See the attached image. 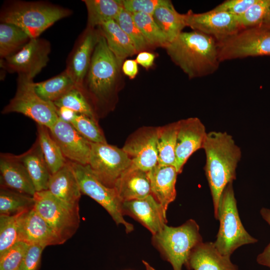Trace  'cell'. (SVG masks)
<instances>
[{
  "mask_svg": "<svg viewBox=\"0 0 270 270\" xmlns=\"http://www.w3.org/2000/svg\"><path fill=\"white\" fill-rule=\"evenodd\" d=\"M202 148L206 156L204 170L213 202L214 216L218 220L221 195L226 186L236 179L242 152L232 136L226 132H208Z\"/></svg>",
  "mask_w": 270,
  "mask_h": 270,
  "instance_id": "1",
  "label": "cell"
},
{
  "mask_svg": "<svg viewBox=\"0 0 270 270\" xmlns=\"http://www.w3.org/2000/svg\"><path fill=\"white\" fill-rule=\"evenodd\" d=\"M166 48L172 60L190 78L210 75L220 63L218 42L196 30L182 32Z\"/></svg>",
  "mask_w": 270,
  "mask_h": 270,
  "instance_id": "2",
  "label": "cell"
},
{
  "mask_svg": "<svg viewBox=\"0 0 270 270\" xmlns=\"http://www.w3.org/2000/svg\"><path fill=\"white\" fill-rule=\"evenodd\" d=\"M120 66L100 33L80 90L90 104L96 118L98 110L109 107L116 88Z\"/></svg>",
  "mask_w": 270,
  "mask_h": 270,
  "instance_id": "3",
  "label": "cell"
},
{
  "mask_svg": "<svg viewBox=\"0 0 270 270\" xmlns=\"http://www.w3.org/2000/svg\"><path fill=\"white\" fill-rule=\"evenodd\" d=\"M72 13L70 9L47 2L8 0L2 6L0 20V22L16 25L31 38H36Z\"/></svg>",
  "mask_w": 270,
  "mask_h": 270,
  "instance_id": "4",
  "label": "cell"
},
{
  "mask_svg": "<svg viewBox=\"0 0 270 270\" xmlns=\"http://www.w3.org/2000/svg\"><path fill=\"white\" fill-rule=\"evenodd\" d=\"M232 184L226 186L221 195L218 216L220 227L214 242L222 254L229 257L239 247L258 242L257 239L247 232L242 224Z\"/></svg>",
  "mask_w": 270,
  "mask_h": 270,
  "instance_id": "5",
  "label": "cell"
},
{
  "mask_svg": "<svg viewBox=\"0 0 270 270\" xmlns=\"http://www.w3.org/2000/svg\"><path fill=\"white\" fill-rule=\"evenodd\" d=\"M152 241L174 270H182L192 250L202 242L196 222L190 219L176 227L165 225Z\"/></svg>",
  "mask_w": 270,
  "mask_h": 270,
  "instance_id": "6",
  "label": "cell"
},
{
  "mask_svg": "<svg viewBox=\"0 0 270 270\" xmlns=\"http://www.w3.org/2000/svg\"><path fill=\"white\" fill-rule=\"evenodd\" d=\"M33 83V80L18 75L15 95L2 110V114L20 113L50 129L58 118L57 108L37 94Z\"/></svg>",
  "mask_w": 270,
  "mask_h": 270,
  "instance_id": "7",
  "label": "cell"
},
{
  "mask_svg": "<svg viewBox=\"0 0 270 270\" xmlns=\"http://www.w3.org/2000/svg\"><path fill=\"white\" fill-rule=\"evenodd\" d=\"M34 209L64 242L77 230L80 224L79 207L71 206L48 190L36 192Z\"/></svg>",
  "mask_w": 270,
  "mask_h": 270,
  "instance_id": "8",
  "label": "cell"
},
{
  "mask_svg": "<svg viewBox=\"0 0 270 270\" xmlns=\"http://www.w3.org/2000/svg\"><path fill=\"white\" fill-rule=\"evenodd\" d=\"M82 194L101 205L118 225H123L126 233L134 230L132 224L126 222L122 210V202L114 188L106 186L91 172L87 166L70 162Z\"/></svg>",
  "mask_w": 270,
  "mask_h": 270,
  "instance_id": "9",
  "label": "cell"
},
{
  "mask_svg": "<svg viewBox=\"0 0 270 270\" xmlns=\"http://www.w3.org/2000/svg\"><path fill=\"white\" fill-rule=\"evenodd\" d=\"M221 62L248 57L270 56V30L260 27L244 29L218 42Z\"/></svg>",
  "mask_w": 270,
  "mask_h": 270,
  "instance_id": "10",
  "label": "cell"
},
{
  "mask_svg": "<svg viewBox=\"0 0 270 270\" xmlns=\"http://www.w3.org/2000/svg\"><path fill=\"white\" fill-rule=\"evenodd\" d=\"M131 165V159L122 148L107 142H91V150L86 166L106 186L114 188L117 180Z\"/></svg>",
  "mask_w": 270,
  "mask_h": 270,
  "instance_id": "11",
  "label": "cell"
},
{
  "mask_svg": "<svg viewBox=\"0 0 270 270\" xmlns=\"http://www.w3.org/2000/svg\"><path fill=\"white\" fill-rule=\"evenodd\" d=\"M50 50V44L46 40L32 38L18 52L0 59V68L33 80L47 65Z\"/></svg>",
  "mask_w": 270,
  "mask_h": 270,
  "instance_id": "12",
  "label": "cell"
},
{
  "mask_svg": "<svg viewBox=\"0 0 270 270\" xmlns=\"http://www.w3.org/2000/svg\"><path fill=\"white\" fill-rule=\"evenodd\" d=\"M186 26L214 38L223 41L242 30L238 17L227 12L212 9L202 13L191 10L184 14Z\"/></svg>",
  "mask_w": 270,
  "mask_h": 270,
  "instance_id": "13",
  "label": "cell"
},
{
  "mask_svg": "<svg viewBox=\"0 0 270 270\" xmlns=\"http://www.w3.org/2000/svg\"><path fill=\"white\" fill-rule=\"evenodd\" d=\"M100 34V30L86 26L77 38L66 60L65 70L76 87L80 90L88 70Z\"/></svg>",
  "mask_w": 270,
  "mask_h": 270,
  "instance_id": "14",
  "label": "cell"
},
{
  "mask_svg": "<svg viewBox=\"0 0 270 270\" xmlns=\"http://www.w3.org/2000/svg\"><path fill=\"white\" fill-rule=\"evenodd\" d=\"M50 130L67 160L83 166L88 164L91 142L70 122L58 118Z\"/></svg>",
  "mask_w": 270,
  "mask_h": 270,
  "instance_id": "15",
  "label": "cell"
},
{
  "mask_svg": "<svg viewBox=\"0 0 270 270\" xmlns=\"http://www.w3.org/2000/svg\"><path fill=\"white\" fill-rule=\"evenodd\" d=\"M122 149L132 160V165L148 172L158 164L157 128H144L128 138Z\"/></svg>",
  "mask_w": 270,
  "mask_h": 270,
  "instance_id": "16",
  "label": "cell"
},
{
  "mask_svg": "<svg viewBox=\"0 0 270 270\" xmlns=\"http://www.w3.org/2000/svg\"><path fill=\"white\" fill-rule=\"evenodd\" d=\"M178 122L174 166L179 174L189 158L202 148L208 132L198 118L191 117Z\"/></svg>",
  "mask_w": 270,
  "mask_h": 270,
  "instance_id": "17",
  "label": "cell"
},
{
  "mask_svg": "<svg viewBox=\"0 0 270 270\" xmlns=\"http://www.w3.org/2000/svg\"><path fill=\"white\" fill-rule=\"evenodd\" d=\"M124 215L127 214L138 222L154 236L166 224V212L152 195L139 200L122 202Z\"/></svg>",
  "mask_w": 270,
  "mask_h": 270,
  "instance_id": "18",
  "label": "cell"
},
{
  "mask_svg": "<svg viewBox=\"0 0 270 270\" xmlns=\"http://www.w3.org/2000/svg\"><path fill=\"white\" fill-rule=\"evenodd\" d=\"M0 188L34 196L36 192L32 181L18 155L1 153Z\"/></svg>",
  "mask_w": 270,
  "mask_h": 270,
  "instance_id": "19",
  "label": "cell"
},
{
  "mask_svg": "<svg viewBox=\"0 0 270 270\" xmlns=\"http://www.w3.org/2000/svg\"><path fill=\"white\" fill-rule=\"evenodd\" d=\"M20 240L44 248L64 242L34 208L22 214L20 224Z\"/></svg>",
  "mask_w": 270,
  "mask_h": 270,
  "instance_id": "20",
  "label": "cell"
},
{
  "mask_svg": "<svg viewBox=\"0 0 270 270\" xmlns=\"http://www.w3.org/2000/svg\"><path fill=\"white\" fill-rule=\"evenodd\" d=\"M185 266L193 270H238L230 257L222 254L212 242H202L196 246Z\"/></svg>",
  "mask_w": 270,
  "mask_h": 270,
  "instance_id": "21",
  "label": "cell"
},
{
  "mask_svg": "<svg viewBox=\"0 0 270 270\" xmlns=\"http://www.w3.org/2000/svg\"><path fill=\"white\" fill-rule=\"evenodd\" d=\"M178 172L174 166L157 164L148 172L151 192L166 212L168 205L174 200Z\"/></svg>",
  "mask_w": 270,
  "mask_h": 270,
  "instance_id": "22",
  "label": "cell"
},
{
  "mask_svg": "<svg viewBox=\"0 0 270 270\" xmlns=\"http://www.w3.org/2000/svg\"><path fill=\"white\" fill-rule=\"evenodd\" d=\"M114 188L122 202L144 198L152 194L148 172L132 165L117 180Z\"/></svg>",
  "mask_w": 270,
  "mask_h": 270,
  "instance_id": "23",
  "label": "cell"
},
{
  "mask_svg": "<svg viewBox=\"0 0 270 270\" xmlns=\"http://www.w3.org/2000/svg\"><path fill=\"white\" fill-rule=\"evenodd\" d=\"M48 190L65 203L75 207L82 194L69 160L59 170L52 174Z\"/></svg>",
  "mask_w": 270,
  "mask_h": 270,
  "instance_id": "24",
  "label": "cell"
},
{
  "mask_svg": "<svg viewBox=\"0 0 270 270\" xmlns=\"http://www.w3.org/2000/svg\"><path fill=\"white\" fill-rule=\"evenodd\" d=\"M32 181L36 192L48 190L52 174L38 140L26 152L18 155Z\"/></svg>",
  "mask_w": 270,
  "mask_h": 270,
  "instance_id": "25",
  "label": "cell"
},
{
  "mask_svg": "<svg viewBox=\"0 0 270 270\" xmlns=\"http://www.w3.org/2000/svg\"><path fill=\"white\" fill-rule=\"evenodd\" d=\"M99 27L108 48L121 66L126 58L138 52L132 40L114 20L106 22Z\"/></svg>",
  "mask_w": 270,
  "mask_h": 270,
  "instance_id": "26",
  "label": "cell"
},
{
  "mask_svg": "<svg viewBox=\"0 0 270 270\" xmlns=\"http://www.w3.org/2000/svg\"><path fill=\"white\" fill-rule=\"evenodd\" d=\"M88 12L86 26L95 28L114 20L124 8L122 0H84Z\"/></svg>",
  "mask_w": 270,
  "mask_h": 270,
  "instance_id": "27",
  "label": "cell"
},
{
  "mask_svg": "<svg viewBox=\"0 0 270 270\" xmlns=\"http://www.w3.org/2000/svg\"><path fill=\"white\" fill-rule=\"evenodd\" d=\"M152 16L170 43L172 42L186 26L184 14L178 13L172 4L158 7Z\"/></svg>",
  "mask_w": 270,
  "mask_h": 270,
  "instance_id": "28",
  "label": "cell"
},
{
  "mask_svg": "<svg viewBox=\"0 0 270 270\" xmlns=\"http://www.w3.org/2000/svg\"><path fill=\"white\" fill-rule=\"evenodd\" d=\"M75 86L74 82L65 70L48 80L33 83L37 94L43 100L52 103Z\"/></svg>",
  "mask_w": 270,
  "mask_h": 270,
  "instance_id": "29",
  "label": "cell"
},
{
  "mask_svg": "<svg viewBox=\"0 0 270 270\" xmlns=\"http://www.w3.org/2000/svg\"><path fill=\"white\" fill-rule=\"evenodd\" d=\"M52 174L62 168L67 162L58 145L46 126L37 124V138Z\"/></svg>",
  "mask_w": 270,
  "mask_h": 270,
  "instance_id": "30",
  "label": "cell"
},
{
  "mask_svg": "<svg viewBox=\"0 0 270 270\" xmlns=\"http://www.w3.org/2000/svg\"><path fill=\"white\" fill-rule=\"evenodd\" d=\"M178 130V122L157 128L158 164L174 166Z\"/></svg>",
  "mask_w": 270,
  "mask_h": 270,
  "instance_id": "31",
  "label": "cell"
},
{
  "mask_svg": "<svg viewBox=\"0 0 270 270\" xmlns=\"http://www.w3.org/2000/svg\"><path fill=\"white\" fill-rule=\"evenodd\" d=\"M24 30L16 25L0 22V58L8 56L20 50L31 39Z\"/></svg>",
  "mask_w": 270,
  "mask_h": 270,
  "instance_id": "32",
  "label": "cell"
},
{
  "mask_svg": "<svg viewBox=\"0 0 270 270\" xmlns=\"http://www.w3.org/2000/svg\"><path fill=\"white\" fill-rule=\"evenodd\" d=\"M34 205V196L0 188V215L20 214L33 208Z\"/></svg>",
  "mask_w": 270,
  "mask_h": 270,
  "instance_id": "33",
  "label": "cell"
},
{
  "mask_svg": "<svg viewBox=\"0 0 270 270\" xmlns=\"http://www.w3.org/2000/svg\"><path fill=\"white\" fill-rule=\"evenodd\" d=\"M134 22L150 46L166 48L170 44L152 16L144 12L131 13Z\"/></svg>",
  "mask_w": 270,
  "mask_h": 270,
  "instance_id": "34",
  "label": "cell"
},
{
  "mask_svg": "<svg viewBox=\"0 0 270 270\" xmlns=\"http://www.w3.org/2000/svg\"><path fill=\"white\" fill-rule=\"evenodd\" d=\"M24 212L13 216L0 215V255L20 241V220Z\"/></svg>",
  "mask_w": 270,
  "mask_h": 270,
  "instance_id": "35",
  "label": "cell"
},
{
  "mask_svg": "<svg viewBox=\"0 0 270 270\" xmlns=\"http://www.w3.org/2000/svg\"><path fill=\"white\" fill-rule=\"evenodd\" d=\"M53 104L57 108H67L77 114H84L97 120L88 100L82 91L76 86L69 90Z\"/></svg>",
  "mask_w": 270,
  "mask_h": 270,
  "instance_id": "36",
  "label": "cell"
},
{
  "mask_svg": "<svg viewBox=\"0 0 270 270\" xmlns=\"http://www.w3.org/2000/svg\"><path fill=\"white\" fill-rule=\"evenodd\" d=\"M70 124L91 142H107L97 120L84 114H76Z\"/></svg>",
  "mask_w": 270,
  "mask_h": 270,
  "instance_id": "37",
  "label": "cell"
},
{
  "mask_svg": "<svg viewBox=\"0 0 270 270\" xmlns=\"http://www.w3.org/2000/svg\"><path fill=\"white\" fill-rule=\"evenodd\" d=\"M115 21L132 40L138 52L151 47L134 22L131 13L123 8Z\"/></svg>",
  "mask_w": 270,
  "mask_h": 270,
  "instance_id": "38",
  "label": "cell"
},
{
  "mask_svg": "<svg viewBox=\"0 0 270 270\" xmlns=\"http://www.w3.org/2000/svg\"><path fill=\"white\" fill-rule=\"evenodd\" d=\"M270 10V0H256L242 14L238 16L242 29L260 26Z\"/></svg>",
  "mask_w": 270,
  "mask_h": 270,
  "instance_id": "39",
  "label": "cell"
},
{
  "mask_svg": "<svg viewBox=\"0 0 270 270\" xmlns=\"http://www.w3.org/2000/svg\"><path fill=\"white\" fill-rule=\"evenodd\" d=\"M29 244L19 241L0 255V270H18Z\"/></svg>",
  "mask_w": 270,
  "mask_h": 270,
  "instance_id": "40",
  "label": "cell"
},
{
  "mask_svg": "<svg viewBox=\"0 0 270 270\" xmlns=\"http://www.w3.org/2000/svg\"><path fill=\"white\" fill-rule=\"evenodd\" d=\"M168 0H122L123 8L130 13L144 12L152 16L155 10L162 6L172 4Z\"/></svg>",
  "mask_w": 270,
  "mask_h": 270,
  "instance_id": "41",
  "label": "cell"
},
{
  "mask_svg": "<svg viewBox=\"0 0 270 270\" xmlns=\"http://www.w3.org/2000/svg\"><path fill=\"white\" fill-rule=\"evenodd\" d=\"M44 247L30 244L18 270H38Z\"/></svg>",
  "mask_w": 270,
  "mask_h": 270,
  "instance_id": "42",
  "label": "cell"
},
{
  "mask_svg": "<svg viewBox=\"0 0 270 270\" xmlns=\"http://www.w3.org/2000/svg\"><path fill=\"white\" fill-rule=\"evenodd\" d=\"M256 0H226L212 8L216 11H222L236 16L242 14Z\"/></svg>",
  "mask_w": 270,
  "mask_h": 270,
  "instance_id": "43",
  "label": "cell"
},
{
  "mask_svg": "<svg viewBox=\"0 0 270 270\" xmlns=\"http://www.w3.org/2000/svg\"><path fill=\"white\" fill-rule=\"evenodd\" d=\"M260 214L263 219L270 226V210L262 208L260 210ZM256 262L260 265L270 268V242L263 252L258 256Z\"/></svg>",
  "mask_w": 270,
  "mask_h": 270,
  "instance_id": "44",
  "label": "cell"
},
{
  "mask_svg": "<svg viewBox=\"0 0 270 270\" xmlns=\"http://www.w3.org/2000/svg\"><path fill=\"white\" fill-rule=\"evenodd\" d=\"M155 55L154 54L147 52H140L137 56L136 61L143 67L148 68L154 64Z\"/></svg>",
  "mask_w": 270,
  "mask_h": 270,
  "instance_id": "45",
  "label": "cell"
},
{
  "mask_svg": "<svg viewBox=\"0 0 270 270\" xmlns=\"http://www.w3.org/2000/svg\"><path fill=\"white\" fill-rule=\"evenodd\" d=\"M122 70L125 75L134 78L138 72V63L134 60H126L122 64Z\"/></svg>",
  "mask_w": 270,
  "mask_h": 270,
  "instance_id": "46",
  "label": "cell"
},
{
  "mask_svg": "<svg viewBox=\"0 0 270 270\" xmlns=\"http://www.w3.org/2000/svg\"><path fill=\"white\" fill-rule=\"evenodd\" d=\"M57 112L59 118L70 123L77 114L74 110L65 107L57 108Z\"/></svg>",
  "mask_w": 270,
  "mask_h": 270,
  "instance_id": "47",
  "label": "cell"
},
{
  "mask_svg": "<svg viewBox=\"0 0 270 270\" xmlns=\"http://www.w3.org/2000/svg\"><path fill=\"white\" fill-rule=\"evenodd\" d=\"M260 27L263 28L270 30V10L262 22Z\"/></svg>",
  "mask_w": 270,
  "mask_h": 270,
  "instance_id": "48",
  "label": "cell"
},
{
  "mask_svg": "<svg viewBox=\"0 0 270 270\" xmlns=\"http://www.w3.org/2000/svg\"><path fill=\"white\" fill-rule=\"evenodd\" d=\"M144 264L145 266L146 270H156L148 262L144 260L142 261Z\"/></svg>",
  "mask_w": 270,
  "mask_h": 270,
  "instance_id": "49",
  "label": "cell"
}]
</instances>
